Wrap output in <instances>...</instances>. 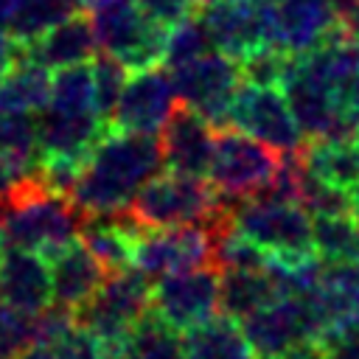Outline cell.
I'll return each instance as SVG.
<instances>
[{"label": "cell", "instance_id": "46", "mask_svg": "<svg viewBox=\"0 0 359 359\" xmlns=\"http://www.w3.org/2000/svg\"><path fill=\"white\" fill-rule=\"evenodd\" d=\"M353 140H356V143H359V132H356V137H353Z\"/></svg>", "mask_w": 359, "mask_h": 359}, {"label": "cell", "instance_id": "9", "mask_svg": "<svg viewBox=\"0 0 359 359\" xmlns=\"http://www.w3.org/2000/svg\"><path fill=\"white\" fill-rule=\"evenodd\" d=\"M180 104L202 115L213 129L227 126L230 104L241 84V67L224 53L205 50L202 56L168 70Z\"/></svg>", "mask_w": 359, "mask_h": 359}, {"label": "cell", "instance_id": "20", "mask_svg": "<svg viewBox=\"0 0 359 359\" xmlns=\"http://www.w3.org/2000/svg\"><path fill=\"white\" fill-rule=\"evenodd\" d=\"M137 233L140 227L132 222V216L126 210H118L107 216H84L76 238L90 250V255L109 275L132 266V247Z\"/></svg>", "mask_w": 359, "mask_h": 359}, {"label": "cell", "instance_id": "30", "mask_svg": "<svg viewBox=\"0 0 359 359\" xmlns=\"http://www.w3.org/2000/svg\"><path fill=\"white\" fill-rule=\"evenodd\" d=\"M90 76H93V101H95V112L104 121V126L112 118V109L118 104V95L126 84V67L109 56V53H95L93 65H90Z\"/></svg>", "mask_w": 359, "mask_h": 359}, {"label": "cell", "instance_id": "2", "mask_svg": "<svg viewBox=\"0 0 359 359\" xmlns=\"http://www.w3.org/2000/svg\"><path fill=\"white\" fill-rule=\"evenodd\" d=\"M81 219L70 196L48 188L36 171L22 174L0 194V247L50 258L79 236Z\"/></svg>", "mask_w": 359, "mask_h": 359}, {"label": "cell", "instance_id": "45", "mask_svg": "<svg viewBox=\"0 0 359 359\" xmlns=\"http://www.w3.org/2000/svg\"><path fill=\"white\" fill-rule=\"evenodd\" d=\"M353 266H356V269H359V252H356V261H353Z\"/></svg>", "mask_w": 359, "mask_h": 359}, {"label": "cell", "instance_id": "40", "mask_svg": "<svg viewBox=\"0 0 359 359\" xmlns=\"http://www.w3.org/2000/svg\"><path fill=\"white\" fill-rule=\"evenodd\" d=\"M17 6H20V0H0V28H6L11 22Z\"/></svg>", "mask_w": 359, "mask_h": 359}, {"label": "cell", "instance_id": "14", "mask_svg": "<svg viewBox=\"0 0 359 359\" xmlns=\"http://www.w3.org/2000/svg\"><path fill=\"white\" fill-rule=\"evenodd\" d=\"M177 107H180V98L174 93L168 70L160 65H151V67L135 70V76L126 79L107 126L137 132V135H157Z\"/></svg>", "mask_w": 359, "mask_h": 359}, {"label": "cell", "instance_id": "19", "mask_svg": "<svg viewBox=\"0 0 359 359\" xmlns=\"http://www.w3.org/2000/svg\"><path fill=\"white\" fill-rule=\"evenodd\" d=\"M45 261L50 272V303L65 306L70 311L79 309L107 278L101 264L90 255V250L79 238H73Z\"/></svg>", "mask_w": 359, "mask_h": 359}, {"label": "cell", "instance_id": "31", "mask_svg": "<svg viewBox=\"0 0 359 359\" xmlns=\"http://www.w3.org/2000/svg\"><path fill=\"white\" fill-rule=\"evenodd\" d=\"M286 62H289V53H283L280 48H272V45L258 48V50H252L250 56H244V59L238 62V67H241V81L278 87L280 79H283Z\"/></svg>", "mask_w": 359, "mask_h": 359}, {"label": "cell", "instance_id": "12", "mask_svg": "<svg viewBox=\"0 0 359 359\" xmlns=\"http://www.w3.org/2000/svg\"><path fill=\"white\" fill-rule=\"evenodd\" d=\"M213 236L210 224H177L140 230L132 247V266L151 278H165L174 272L196 269L210 264ZM213 266V264H210Z\"/></svg>", "mask_w": 359, "mask_h": 359}, {"label": "cell", "instance_id": "28", "mask_svg": "<svg viewBox=\"0 0 359 359\" xmlns=\"http://www.w3.org/2000/svg\"><path fill=\"white\" fill-rule=\"evenodd\" d=\"M73 11H81L76 0H20L14 17L6 28H8V36L14 42L25 45Z\"/></svg>", "mask_w": 359, "mask_h": 359}, {"label": "cell", "instance_id": "8", "mask_svg": "<svg viewBox=\"0 0 359 359\" xmlns=\"http://www.w3.org/2000/svg\"><path fill=\"white\" fill-rule=\"evenodd\" d=\"M283 98L294 115V123L303 137L323 140V137H351L337 95L325 76L314 67L309 53L289 56L280 84Z\"/></svg>", "mask_w": 359, "mask_h": 359}, {"label": "cell", "instance_id": "36", "mask_svg": "<svg viewBox=\"0 0 359 359\" xmlns=\"http://www.w3.org/2000/svg\"><path fill=\"white\" fill-rule=\"evenodd\" d=\"M14 59H17V42L8 36V31L0 28V79L6 76V70L11 67Z\"/></svg>", "mask_w": 359, "mask_h": 359}, {"label": "cell", "instance_id": "43", "mask_svg": "<svg viewBox=\"0 0 359 359\" xmlns=\"http://www.w3.org/2000/svg\"><path fill=\"white\" fill-rule=\"evenodd\" d=\"M11 182H14V177L8 174V168H3V165H0V194H3V191H6Z\"/></svg>", "mask_w": 359, "mask_h": 359}, {"label": "cell", "instance_id": "44", "mask_svg": "<svg viewBox=\"0 0 359 359\" xmlns=\"http://www.w3.org/2000/svg\"><path fill=\"white\" fill-rule=\"evenodd\" d=\"M351 213H353V216L359 219V188H356V191L351 194Z\"/></svg>", "mask_w": 359, "mask_h": 359}, {"label": "cell", "instance_id": "41", "mask_svg": "<svg viewBox=\"0 0 359 359\" xmlns=\"http://www.w3.org/2000/svg\"><path fill=\"white\" fill-rule=\"evenodd\" d=\"M356 3H359V0H331V6H334V11H337V17H339V20H342V17H345Z\"/></svg>", "mask_w": 359, "mask_h": 359}, {"label": "cell", "instance_id": "38", "mask_svg": "<svg viewBox=\"0 0 359 359\" xmlns=\"http://www.w3.org/2000/svg\"><path fill=\"white\" fill-rule=\"evenodd\" d=\"M17 359H56L53 345H28Z\"/></svg>", "mask_w": 359, "mask_h": 359}, {"label": "cell", "instance_id": "27", "mask_svg": "<svg viewBox=\"0 0 359 359\" xmlns=\"http://www.w3.org/2000/svg\"><path fill=\"white\" fill-rule=\"evenodd\" d=\"M0 165L17 180L36 168V123L25 112H0Z\"/></svg>", "mask_w": 359, "mask_h": 359}, {"label": "cell", "instance_id": "6", "mask_svg": "<svg viewBox=\"0 0 359 359\" xmlns=\"http://www.w3.org/2000/svg\"><path fill=\"white\" fill-rule=\"evenodd\" d=\"M280 157L283 154L236 126L213 129V157L208 168L210 188L227 205L250 199L275 177Z\"/></svg>", "mask_w": 359, "mask_h": 359}, {"label": "cell", "instance_id": "10", "mask_svg": "<svg viewBox=\"0 0 359 359\" xmlns=\"http://www.w3.org/2000/svg\"><path fill=\"white\" fill-rule=\"evenodd\" d=\"M95 45L115 56L126 70H143L160 65L165 45V25L154 22L137 6H109L101 11H90Z\"/></svg>", "mask_w": 359, "mask_h": 359}, {"label": "cell", "instance_id": "37", "mask_svg": "<svg viewBox=\"0 0 359 359\" xmlns=\"http://www.w3.org/2000/svg\"><path fill=\"white\" fill-rule=\"evenodd\" d=\"M339 28H342L351 39H356V42H359V3H356V6H353V8L339 20Z\"/></svg>", "mask_w": 359, "mask_h": 359}, {"label": "cell", "instance_id": "34", "mask_svg": "<svg viewBox=\"0 0 359 359\" xmlns=\"http://www.w3.org/2000/svg\"><path fill=\"white\" fill-rule=\"evenodd\" d=\"M137 8L143 14H149L154 22L168 28V25H174L180 20L191 17L199 8V3L196 0H137Z\"/></svg>", "mask_w": 359, "mask_h": 359}, {"label": "cell", "instance_id": "33", "mask_svg": "<svg viewBox=\"0 0 359 359\" xmlns=\"http://www.w3.org/2000/svg\"><path fill=\"white\" fill-rule=\"evenodd\" d=\"M323 359H359V328L356 325H339L328 328L317 339Z\"/></svg>", "mask_w": 359, "mask_h": 359}, {"label": "cell", "instance_id": "18", "mask_svg": "<svg viewBox=\"0 0 359 359\" xmlns=\"http://www.w3.org/2000/svg\"><path fill=\"white\" fill-rule=\"evenodd\" d=\"M20 50L50 70V67H70V65L90 62L95 56L98 45H95L90 17L81 11H73L65 20H59L56 25H50L48 31H42L36 39L20 45Z\"/></svg>", "mask_w": 359, "mask_h": 359}, {"label": "cell", "instance_id": "32", "mask_svg": "<svg viewBox=\"0 0 359 359\" xmlns=\"http://www.w3.org/2000/svg\"><path fill=\"white\" fill-rule=\"evenodd\" d=\"M31 345V317L0 303V359H17Z\"/></svg>", "mask_w": 359, "mask_h": 359}, {"label": "cell", "instance_id": "25", "mask_svg": "<svg viewBox=\"0 0 359 359\" xmlns=\"http://www.w3.org/2000/svg\"><path fill=\"white\" fill-rule=\"evenodd\" d=\"M311 244L325 264H353L359 252V219L353 213L311 216Z\"/></svg>", "mask_w": 359, "mask_h": 359}, {"label": "cell", "instance_id": "13", "mask_svg": "<svg viewBox=\"0 0 359 359\" xmlns=\"http://www.w3.org/2000/svg\"><path fill=\"white\" fill-rule=\"evenodd\" d=\"M149 309L177 331L210 320L219 311V269L208 264L157 278Z\"/></svg>", "mask_w": 359, "mask_h": 359}, {"label": "cell", "instance_id": "17", "mask_svg": "<svg viewBox=\"0 0 359 359\" xmlns=\"http://www.w3.org/2000/svg\"><path fill=\"white\" fill-rule=\"evenodd\" d=\"M0 303L28 317L42 311L50 303L48 261L31 250L0 247Z\"/></svg>", "mask_w": 359, "mask_h": 359}, {"label": "cell", "instance_id": "4", "mask_svg": "<svg viewBox=\"0 0 359 359\" xmlns=\"http://www.w3.org/2000/svg\"><path fill=\"white\" fill-rule=\"evenodd\" d=\"M227 202L202 177H182L174 171L151 174L123 208L140 230L177 227V224H205Z\"/></svg>", "mask_w": 359, "mask_h": 359}, {"label": "cell", "instance_id": "24", "mask_svg": "<svg viewBox=\"0 0 359 359\" xmlns=\"http://www.w3.org/2000/svg\"><path fill=\"white\" fill-rule=\"evenodd\" d=\"M275 283L266 269H227L219 272V311L233 320H244L255 309L275 300Z\"/></svg>", "mask_w": 359, "mask_h": 359}, {"label": "cell", "instance_id": "22", "mask_svg": "<svg viewBox=\"0 0 359 359\" xmlns=\"http://www.w3.org/2000/svg\"><path fill=\"white\" fill-rule=\"evenodd\" d=\"M185 359H255L241 325L233 317H210L185 328Z\"/></svg>", "mask_w": 359, "mask_h": 359}, {"label": "cell", "instance_id": "1", "mask_svg": "<svg viewBox=\"0 0 359 359\" xmlns=\"http://www.w3.org/2000/svg\"><path fill=\"white\" fill-rule=\"evenodd\" d=\"M157 168L160 140L154 135L107 126L90 146L67 196L84 216L118 213Z\"/></svg>", "mask_w": 359, "mask_h": 359}, {"label": "cell", "instance_id": "11", "mask_svg": "<svg viewBox=\"0 0 359 359\" xmlns=\"http://www.w3.org/2000/svg\"><path fill=\"white\" fill-rule=\"evenodd\" d=\"M227 126L241 129L244 135L266 143L278 154H294L303 146V135L294 123V115L283 93L272 84L241 81L230 104Z\"/></svg>", "mask_w": 359, "mask_h": 359}, {"label": "cell", "instance_id": "15", "mask_svg": "<svg viewBox=\"0 0 359 359\" xmlns=\"http://www.w3.org/2000/svg\"><path fill=\"white\" fill-rule=\"evenodd\" d=\"M213 157V126L180 104L160 129V163L182 177H208Z\"/></svg>", "mask_w": 359, "mask_h": 359}, {"label": "cell", "instance_id": "29", "mask_svg": "<svg viewBox=\"0 0 359 359\" xmlns=\"http://www.w3.org/2000/svg\"><path fill=\"white\" fill-rule=\"evenodd\" d=\"M205 50H210V39H208V31H205L199 14L194 11L191 17L165 28V45H163L160 65H165V70H174L180 65L202 56Z\"/></svg>", "mask_w": 359, "mask_h": 359}, {"label": "cell", "instance_id": "35", "mask_svg": "<svg viewBox=\"0 0 359 359\" xmlns=\"http://www.w3.org/2000/svg\"><path fill=\"white\" fill-rule=\"evenodd\" d=\"M272 359H323V351H320V345L314 339H303V342L289 345L283 353H278Z\"/></svg>", "mask_w": 359, "mask_h": 359}, {"label": "cell", "instance_id": "16", "mask_svg": "<svg viewBox=\"0 0 359 359\" xmlns=\"http://www.w3.org/2000/svg\"><path fill=\"white\" fill-rule=\"evenodd\" d=\"M339 28L331 0H275V48L300 56Z\"/></svg>", "mask_w": 359, "mask_h": 359}, {"label": "cell", "instance_id": "3", "mask_svg": "<svg viewBox=\"0 0 359 359\" xmlns=\"http://www.w3.org/2000/svg\"><path fill=\"white\" fill-rule=\"evenodd\" d=\"M34 123H36V160L87 157L90 146L104 132V121L98 118L93 101V76L87 62L59 67V73L50 79L48 101Z\"/></svg>", "mask_w": 359, "mask_h": 359}, {"label": "cell", "instance_id": "42", "mask_svg": "<svg viewBox=\"0 0 359 359\" xmlns=\"http://www.w3.org/2000/svg\"><path fill=\"white\" fill-rule=\"evenodd\" d=\"M104 359H126V353H123V342L115 345V348H107V351H104Z\"/></svg>", "mask_w": 359, "mask_h": 359}, {"label": "cell", "instance_id": "39", "mask_svg": "<svg viewBox=\"0 0 359 359\" xmlns=\"http://www.w3.org/2000/svg\"><path fill=\"white\" fill-rule=\"evenodd\" d=\"M81 11H101V8H109V6H123V3H132V0H76Z\"/></svg>", "mask_w": 359, "mask_h": 359}, {"label": "cell", "instance_id": "23", "mask_svg": "<svg viewBox=\"0 0 359 359\" xmlns=\"http://www.w3.org/2000/svg\"><path fill=\"white\" fill-rule=\"evenodd\" d=\"M50 93V73L45 65L25 56L17 45V59L0 79V112H36Z\"/></svg>", "mask_w": 359, "mask_h": 359}, {"label": "cell", "instance_id": "21", "mask_svg": "<svg viewBox=\"0 0 359 359\" xmlns=\"http://www.w3.org/2000/svg\"><path fill=\"white\" fill-rule=\"evenodd\" d=\"M303 165L331 188L353 194L359 188V143L353 137H323L300 146Z\"/></svg>", "mask_w": 359, "mask_h": 359}, {"label": "cell", "instance_id": "5", "mask_svg": "<svg viewBox=\"0 0 359 359\" xmlns=\"http://www.w3.org/2000/svg\"><path fill=\"white\" fill-rule=\"evenodd\" d=\"M149 278L135 266H126L121 272H109L101 286L79 309H73V320L79 328L93 334L107 351L121 345L129 328L140 320V314L149 311Z\"/></svg>", "mask_w": 359, "mask_h": 359}, {"label": "cell", "instance_id": "26", "mask_svg": "<svg viewBox=\"0 0 359 359\" xmlns=\"http://www.w3.org/2000/svg\"><path fill=\"white\" fill-rule=\"evenodd\" d=\"M126 359H185L180 331L160 320L151 309L140 314V320L129 328L123 339Z\"/></svg>", "mask_w": 359, "mask_h": 359}, {"label": "cell", "instance_id": "7", "mask_svg": "<svg viewBox=\"0 0 359 359\" xmlns=\"http://www.w3.org/2000/svg\"><path fill=\"white\" fill-rule=\"evenodd\" d=\"M230 224L275 261H300L314 252L311 219L294 202L244 199L230 205Z\"/></svg>", "mask_w": 359, "mask_h": 359}]
</instances>
